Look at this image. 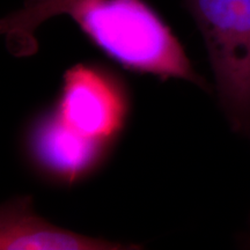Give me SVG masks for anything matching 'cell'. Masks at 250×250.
I'll return each instance as SVG.
<instances>
[{
    "label": "cell",
    "mask_w": 250,
    "mask_h": 250,
    "mask_svg": "<svg viewBox=\"0 0 250 250\" xmlns=\"http://www.w3.org/2000/svg\"><path fill=\"white\" fill-rule=\"evenodd\" d=\"M67 15L100 50L131 71L210 90L170 28L144 0H79Z\"/></svg>",
    "instance_id": "cell-1"
},
{
    "label": "cell",
    "mask_w": 250,
    "mask_h": 250,
    "mask_svg": "<svg viewBox=\"0 0 250 250\" xmlns=\"http://www.w3.org/2000/svg\"><path fill=\"white\" fill-rule=\"evenodd\" d=\"M204 39L220 108L250 140V0H183Z\"/></svg>",
    "instance_id": "cell-2"
},
{
    "label": "cell",
    "mask_w": 250,
    "mask_h": 250,
    "mask_svg": "<svg viewBox=\"0 0 250 250\" xmlns=\"http://www.w3.org/2000/svg\"><path fill=\"white\" fill-rule=\"evenodd\" d=\"M57 112L83 136L111 143L125 123V90L105 71L78 64L64 76Z\"/></svg>",
    "instance_id": "cell-3"
},
{
    "label": "cell",
    "mask_w": 250,
    "mask_h": 250,
    "mask_svg": "<svg viewBox=\"0 0 250 250\" xmlns=\"http://www.w3.org/2000/svg\"><path fill=\"white\" fill-rule=\"evenodd\" d=\"M110 143L83 136L62 120L57 110L36 118L27 137L31 161L51 179L72 183L94 171Z\"/></svg>",
    "instance_id": "cell-4"
},
{
    "label": "cell",
    "mask_w": 250,
    "mask_h": 250,
    "mask_svg": "<svg viewBox=\"0 0 250 250\" xmlns=\"http://www.w3.org/2000/svg\"><path fill=\"white\" fill-rule=\"evenodd\" d=\"M136 245L112 242L83 235L52 225L36 214L29 196L6 202L0 210V249L120 250L138 249Z\"/></svg>",
    "instance_id": "cell-5"
},
{
    "label": "cell",
    "mask_w": 250,
    "mask_h": 250,
    "mask_svg": "<svg viewBox=\"0 0 250 250\" xmlns=\"http://www.w3.org/2000/svg\"><path fill=\"white\" fill-rule=\"evenodd\" d=\"M79 0H26L22 8L1 20L0 29L12 54L22 57L37 50L35 33L41 24L57 15L67 14Z\"/></svg>",
    "instance_id": "cell-6"
},
{
    "label": "cell",
    "mask_w": 250,
    "mask_h": 250,
    "mask_svg": "<svg viewBox=\"0 0 250 250\" xmlns=\"http://www.w3.org/2000/svg\"><path fill=\"white\" fill-rule=\"evenodd\" d=\"M249 243H250V236H249Z\"/></svg>",
    "instance_id": "cell-7"
}]
</instances>
